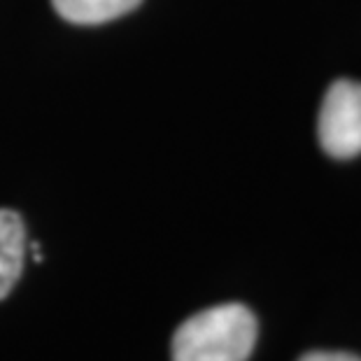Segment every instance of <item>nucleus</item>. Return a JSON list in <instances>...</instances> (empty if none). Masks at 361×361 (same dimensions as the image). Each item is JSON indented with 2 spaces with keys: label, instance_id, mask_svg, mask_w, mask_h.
I'll return each instance as SVG.
<instances>
[{
  "label": "nucleus",
  "instance_id": "nucleus-4",
  "mask_svg": "<svg viewBox=\"0 0 361 361\" xmlns=\"http://www.w3.org/2000/svg\"><path fill=\"white\" fill-rule=\"evenodd\" d=\"M142 0H51L54 10H56L66 21L82 26L105 24L135 10Z\"/></svg>",
  "mask_w": 361,
  "mask_h": 361
},
{
  "label": "nucleus",
  "instance_id": "nucleus-5",
  "mask_svg": "<svg viewBox=\"0 0 361 361\" xmlns=\"http://www.w3.org/2000/svg\"><path fill=\"white\" fill-rule=\"evenodd\" d=\"M298 361H361V357L352 355V352H329V350H314L305 352Z\"/></svg>",
  "mask_w": 361,
  "mask_h": 361
},
{
  "label": "nucleus",
  "instance_id": "nucleus-1",
  "mask_svg": "<svg viewBox=\"0 0 361 361\" xmlns=\"http://www.w3.org/2000/svg\"><path fill=\"white\" fill-rule=\"evenodd\" d=\"M257 334V317L247 305H214L191 314L178 326L173 361H247Z\"/></svg>",
  "mask_w": 361,
  "mask_h": 361
},
{
  "label": "nucleus",
  "instance_id": "nucleus-2",
  "mask_svg": "<svg viewBox=\"0 0 361 361\" xmlns=\"http://www.w3.org/2000/svg\"><path fill=\"white\" fill-rule=\"evenodd\" d=\"M317 137L334 159L361 154V82L338 80L329 87L319 107Z\"/></svg>",
  "mask_w": 361,
  "mask_h": 361
},
{
  "label": "nucleus",
  "instance_id": "nucleus-3",
  "mask_svg": "<svg viewBox=\"0 0 361 361\" xmlns=\"http://www.w3.org/2000/svg\"><path fill=\"white\" fill-rule=\"evenodd\" d=\"M26 226L14 210L0 207V301L14 289L24 271Z\"/></svg>",
  "mask_w": 361,
  "mask_h": 361
}]
</instances>
